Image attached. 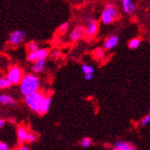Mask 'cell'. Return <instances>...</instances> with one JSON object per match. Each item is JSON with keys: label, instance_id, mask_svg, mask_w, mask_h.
I'll use <instances>...</instances> for the list:
<instances>
[{"label": "cell", "instance_id": "obj_1", "mask_svg": "<svg viewBox=\"0 0 150 150\" xmlns=\"http://www.w3.org/2000/svg\"><path fill=\"white\" fill-rule=\"evenodd\" d=\"M40 80L35 73L25 74L21 82L19 83L20 92L24 97L36 93L40 90Z\"/></svg>", "mask_w": 150, "mask_h": 150}, {"label": "cell", "instance_id": "obj_2", "mask_svg": "<svg viewBox=\"0 0 150 150\" xmlns=\"http://www.w3.org/2000/svg\"><path fill=\"white\" fill-rule=\"evenodd\" d=\"M118 18L117 6L112 3H107L103 6V9L101 13V22L104 25H111Z\"/></svg>", "mask_w": 150, "mask_h": 150}, {"label": "cell", "instance_id": "obj_3", "mask_svg": "<svg viewBox=\"0 0 150 150\" xmlns=\"http://www.w3.org/2000/svg\"><path fill=\"white\" fill-rule=\"evenodd\" d=\"M46 96L47 95H45L43 93L38 91L36 93H33L31 94L26 96L25 97V103L31 111H33L35 112H39L40 104Z\"/></svg>", "mask_w": 150, "mask_h": 150}, {"label": "cell", "instance_id": "obj_4", "mask_svg": "<svg viewBox=\"0 0 150 150\" xmlns=\"http://www.w3.org/2000/svg\"><path fill=\"white\" fill-rule=\"evenodd\" d=\"M6 76L10 80L12 84H19L24 77L23 71L18 65H12L9 67Z\"/></svg>", "mask_w": 150, "mask_h": 150}, {"label": "cell", "instance_id": "obj_5", "mask_svg": "<svg viewBox=\"0 0 150 150\" xmlns=\"http://www.w3.org/2000/svg\"><path fill=\"white\" fill-rule=\"evenodd\" d=\"M26 37H27L26 31H24L23 29H17V30H14L9 33L7 42L11 46L18 47L24 42Z\"/></svg>", "mask_w": 150, "mask_h": 150}, {"label": "cell", "instance_id": "obj_6", "mask_svg": "<svg viewBox=\"0 0 150 150\" xmlns=\"http://www.w3.org/2000/svg\"><path fill=\"white\" fill-rule=\"evenodd\" d=\"M51 54V50L48 48H40L34 52H30L27 56V59L29 62H35L40 59H47Z\"/></svg>", "mask_w": 150, "mask_h": 150}, {"label": "cell", "instance_id": "obj_7", "mask_svg": "<svg viewBox=\"0 0 150 150\" xmlns=\"http://www.w3.org/2000/svg\"><path fill=\"white\" fill-rule=\"evenodd\" d=\"M99 31V22L93 18H87L85 26L86 37L89 39H93Z\"/></svg>", "mask_w": 150, "mask_h": 150}, {"label": "cell", "instance_id": "obj_8", "mask_svg": "<svg viewBox=\"0 0 150 150\" xmlns=\"http://www.w3.org/2000/svg\"><path fill=\"white\" fill-rule=\"evenodd\" d=\"M84 36H86L85 26L78 25L71 30L70 34V40L71 42H77L80 40H81L82 38H84Z\"/></svg>", "mask_w": 150, "mask_h": 150}, {"label": "cell", "instance_id": "obj_9", "mask_svg": "<svg viewBox=\"0 0 150 150\" xmlns=\"http://www.w3.org/2000/svg\"><path fill=\"white\" fill-rule=\"evenodd\" d=\"M119 43V37L117 35H111L107 37L103 41V49L106 50H111L115 49Z\"/></svg>", "mask_w": 150, "mask_h": 150}, {"label": "cell", "instance_id": "obj_10", "mask_svg": "<svg viewBox=\"0 0 150 150\" xmlns=\"http://www.w3.org/2000/svg\"><path fill=\"white\" fill-rule=\"evenodd\" d=\"M122 9L126 14H134L137 9V6L134 0H121Z\"/></svg>", "mask_w": 150, "mask_h": 150}, {"label": "cell", "instance_id": "obj_11", "mask_svg": "<svg viewBox=\"0 0 150 150\" xmlns=\"http://www.w3.org/2000/svg\"><path fill=\"white\" fill-rule=\"evenodd\" d=\"M112 150H137L134 146L130 142L126 141H117L115 144V146Z\"/></svg>", "mask_w": 150, "mask_h": 150}, {"label": "cell", "instance_id": "obj_12", "mask_svg": "<svg viewBox=\"0 0 150 150\" xmlns=\"http://www.w3.org/2000/svg\"><path fill=\"white\" fill-rule=\"evenodd\" d=\"M51 102H52V100H51L50 96L45 97V99L43 100V102L40 104V110H39V112H38V114L40 115H44L45 114H47L50 108Z\"/></svg>", "mask_w": 150, "mask_h": 150}, {"label": "cell", "instance_id": "obj_13", "mask_svg": "<svg viewBox=\"0 0 150 150\" xmlns=\"http://www.w3.org/2000/svg\"><path fill=\"white\" fill-rule=\"evenodd\" d=\"M46 63H47L46 59H40V61H37V62H33V65H32V72L35 73V74L42 72L44 71V69L46 68Z\"/></svg>", "mask_w": 150, "mask_h": 150}, {"label": "cell", "instance_id": "obj_14", "mask_svg": "<svg viewBox=\"0 0 150 150\" xmlns=\"http://www.w3.org/2000/svg\"><path fill=\"white\" fill-rule=\"evenodd\" d=\"M0 103L4 104V105L13 106L16 104V101H15L13 96L6 93H2L0 94Z\"/></svg>", "mask_w": 150, "mask_h": 150}, {"label": "cell", "instance_id": "obj_15", "mask_svg": "<svg viewBox=\"0 0 150 150\" xmlns=\"http://www.w3.org/2000/svg\"><path fill=\"white\" fill-rule=\"evenodd\" d=\"M17 134H18V139L19 141V143H24V142H26L27 139H28V132L27 131L25 126L20 125V126L18 127Z\"/></svg>", "mask_w": 150, "mask_h": 150}, {"label": "cell", "instance_id": "obj_16", "mask_svg": "<svg viewBox=\"0 0 150 150\" xmlns=\"http://www.w3.org/2000/svg\"><path fill=\"white\" fill-rule=\"evenodd\" d=\"M93 55L95 59H98V61L103 59L104 58H105V49L97 48L93 51Z\"/></svg>", "mask_w": 150, "mask_h": 150}, {"label": "cell", "instance_id": "obj_17", "mask_svg": "<svg viewBox=\"0 0 150 150\" xmlns=\"http://www.w3.org/2000/svg\"><path fill=\"white\" fill-rule=\"evenodd\" d=\"M141 44V39L140 38H133L132 40H130L128 41V44L127 46L130 50H137Z\"/></svg>", "mask_w": 150, "mask_h": 150}, {"label": "cell", "instance_id": "obj_18", "mask_svg": "<svg viewBox=\"0 0 150 150\" xmlns=\"http://www.w3.org/2000/svg\"><path fill=\"white\" fill-rule=\"evenodd\" d=\"M12 82L10 81V80L7 78L6 76L5 77H1L0 78V89L5 90V89H8L12 86Z\"/></svg>", "mask_w": 150, "mask_h": 150}, {"label": "cell", "instance_id": "obj_19", "mask_svg": "<svg viewBox=\"0 0 150 150\" xmlns=\"http://www.w3.org/2000/svg\"><path fill=\"white\" fill-rule=\"evenodd\" d=\"M40 48H39V45H38V43L34 40H30L27 42L26 44V50L28 52V53H30V52H34L36 50H38Z\"/></svg>", "mask_w": 150, "mask_h": 150}, {"label": "cell", "instance_id": "obj_20", "mask_svg": "<svg viewBox=\"0 0 150 150\" xmlns=\"http://www.w3.org/2000/svg\"><path fill=\"white\" fill-rule=\"evenodd\" d=\"M81 71L84 73V75L86 74H93L94 72V69H93V67L92 65H90V64H87V63H83L81 65Z\"/></svg>", "mask_w": 150, "mask_h": 150}, {"label": "cell", "instance_id": "obj_21", "mask_svg": "<svg viewBox=\"0 0 150 150\" xmlns=\"http://www.w3.org/2000/svg\"><path fill=\"white\" fill-rule=\"evenodd\" d=\"M68 28H69V23H68V22H64V23H62V24H61L59 26L58 32L59 33H64V32H66L67 30H68Z\"/></svg>", "mask_w": 150, "mask_h": 150}, {"label": "cell", "instance_id": "obj_22", "mask_svg": "<svg viewBox=\"0 0 150 150\" xmlns=\"http://www.w3.org/2000/svg\"><path fill=\"white\" fill-rule=\"evenodd\" d=\"M148 124H150V114L145 115L143 118L140 120V126H142V127L147 125Z\"/></svg>", "mask_w": 150, "mask_h": 150}, {"label": "cell", "instance_id": "obj_23", "mask_svg": "<svg viewBox=\"0 0 150 150\" xmlns=\"http://www.w3.org/2000/svg\"><path fill=\"white\" fill-rule=\"evenodd\" d=\"M92 144V139L89 137H84L81 140V146L82 147H88Z\"/></svg>", "mask_w": 150, "mask_h": 150}, {"label": "cell", "instance_id": "obj_24", "mask_svg": "<svg viewBox=\"0 0 150 150\" xmlns=\"http://www.w3.org/2000/svg\"><path fill=\"white\" fill-rule=\"evenodd\" d=\"M37 139V136L33 133V132H29L28 133V139L27 141L28 142V143H33V142H35Z\"/></svg>", "mask_w": 150, "mask_h": 150}, {"label": "cell", "instance_id": "obj_25", "mask_svg": "<svg viewBox=\"0 0 150 150\" xmlns=\"http://www.w3.org/2000/svg\"><path fill=\"white\" fill-rule=\"evenodd\" d=\"M52 57H53L54 59H59V58H61L62 57V51L59 50H53L51 51V54H50Z\"/></svg>", "mask_w": 150, "mask_h": 150}, {"label": "cell", "instance_id": "obj_26", "mask_svg": "<svg viewBox=\"0 0 150 150\" xmlns=\"http://www.w3.org/2000/svg\"><path fill=\"white\" fill-rule=\"evenodd\" d=\"M0 150H10V148L6 143L1 141L0 142Z\"/></svg>", "mask_w": 150, "mask_h": 150}, {"label": "cell", "instance_id": "obj_27", "mask_svg": "<svg viewBox=\"0 0 150 150\" xmlns=\"http://www.w3.org/2000/svg\"><path fill=\"white\" fill-rule=\"evenodd\" d=\"M93 74H86V75H84V79L86 81H91L93 79Z\"/></svg>", "mask_w": 150, "mask_h": 150}, {"label": "cell", "instance_id": "obj_28", "mask_svg": "<svg viewBox=\"0 0 150 150\" xmlns=\"http://www.w3.org/2000/svg\"><path fill=\"white\" fill-rule=\"evenodd\" d=\"M5 124H6V121L4 119H0V128H3L5 126Z\"/></svg>", "mask_w": 150, "mask_h": 150}, {"label": "cell", "instance_id": "obj_29", "mask_svg": "<svg viewBox=\"0 0 150 150\" xmlns=\"http://www.w3.org/2000/svg\"><path fill=\"white\" fill-rule=\"evenodd\" d=\"M17 150H29V149H28V147L27 146L24 145V146H21L20 147H18Z\"/></svg>", "mask_w": 150, "mask_h": 150}, {"label": "cell", "instance_id": "obj_30", "mask_svg": "<svg viewBox=\"0 0 150 150\" xmlns=\"http://www.w3.org/2000/svg\"><path fill=\"white\" fill-rule=\"evenodd\" d=\"M148 112H149V114H150V107L148 108Z\"/></svg>", "mask_w": 150, "mask_h": 150}]
</instances>
